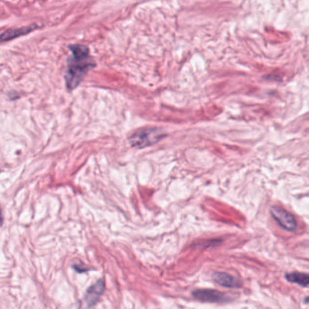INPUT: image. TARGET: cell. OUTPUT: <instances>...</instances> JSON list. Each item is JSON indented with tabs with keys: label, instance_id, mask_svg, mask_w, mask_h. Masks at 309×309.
<instances>
[{
	"label": "cell",
	"instance_id": "cell-9",
	"mask_svg": "<svg viewBox=\"0 0 309 309\" xmlns=\"http://www.w3.org/2000/svg\"><path fill=\"white\" fill-rule=\"evenodd\" d=\"M73 268L77 271V272H85V271H87L88 270V267H85V265H81L80 266V264L79 265H73Z\"/></svg>",
	"mask_w": 309,
	"mask_h": 309
},
{
	"label": "cell",
	"instance_id": "cell-6",
	"mask_svg": "<svg viewBox=\"0 0 309 309\" xmlns=\"http://www.w3.org/2000/svg\"><path fill=\"white\" fill-rule=\"evenodd\" d=\"M213 279L218 285H222L225 287H229V288H239L242 285L241 282L238 279L227 273H214Z\"/></svg>",
	"mask_w": 309,
	"mask_h": 309
},
{
	"label": "cell",
	"instance_id": "cell-8",
	"mask_svg": "<svg viewBox=\"0 0 309 309\" xmlns=\"http://www.w3.org/2000/svg\"><path fill=\"white\" fill-rule=\"evenodd\" d=\"M285 279L291 283H295L302 286H309V274L292 272L285 275Z\"/></svg>",
	"mask_w": 309,
	"mask_h": 309
},
{
	"label": "cell",
	"instance_id": "cell-10",
	"mask_svg": "<svg viewBox=\"0 0 309 309\" xmlns=\"http://www.w3.org/2000/svg\"><path fill=\"white\" fill-rule=\"evenodd\" d=\"M305 302H306V303H309V297H307V298L305 299Z\"/></svg>",
	"mask_w": 309,
	"mask_h": 309
},
{
	"label": "cell",
	"instance_id": "cell-4",
	"mask_svg": "<svg viewBox=\"0 0 309 309\" xmlns=\"http://www.w3.org/2000/svg\"><path fill=\"white\" fill-rule=\"evenodd\" d=\"M195 299L208 303H223L229 300L225 293L213 289H196L192 292Z\"/></svg>",
	"mask_w": 309,
	"mask_h": 309
},
{
	"label": "cell",
	"instance_id": "cell-1",
	"mask_svg": "<svg viewBox=\"0 0 309 309\" xmlns=\"http://www.w3.org/2000/svg\"><path fill=\"white\" fill-rule=\"evenodd\" d=\"M69 48L72 55L67 62L65 78L68 90L72 91L81 84L85 74L95 67V62L93 60L87 47L73 45L70 46Z\"/></svg>",
	"mask_w": 309,
	"mask_h": 309
},
{
	"label": "cell",
	"instance_id": "cell-3",
	"mask_svg": "<svg viewBox=\"0 0 309 309\" xmlns=\"http://www.w3.org/2000/svg\"><path fill=\"white\" fill-rule=\"evenodd\" d=\"M270 213L274 219L279 223L283 229L288 231H295L297 230V220L295 217L280 207H272L270 209Z\"/></svg>",
	"mask_w": 309,
	"mask_h": 309
},
{
	"label": "cell",
	"instance_id": "cell-7",
	"mask_svg": "<svg viewBox=\"0 0 309 309\" xmlns=\"http://www.w3.org/2000/svg\"><path fill=\"white\" fill-rule=\"evenodd\" d=\"M36 28H37V24H30V25L20 27V28L8 29V30L5 31L1 34V41L5 42V41H9L14 38H18L21 36H25L28 33L35 30Z\"/></svg>",
	"mask_w": 309,
	"mask_h": 309
},
{
	"label": "cell",
	"instance_id": "cell-2",
	"mask_svg": "<svg viewBox=\"0 0 309 309\" xmlns=\"http://www.w3.org/2000/svg\"><path fill=\"white\" fill-rule=\"evenodd\" d=\"M166 134L161 129L157 128H144L135 132L131 135L130 144L135 148H145L164 139Z\"/></svg>",
	"mask_w": 309,
	"mask_h": 309
},
{
	"label": "cell",
	"instance_id": "cell-5",
	"mask_svg": "<svg viewBox=\"0 0 309 309\" xmlns=\"http://www.w3.org/2000/svg\"><path fill=\"white\" fill-rule=\"evenodd\" d=\"M104 281L103 279L98 280L95 284L92 285L85 294V301L88 307H93L98 303L104 291Z\"/></svg>",
	"mask_w": 309,
	"mask_h": 309
}]
</instances>
